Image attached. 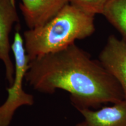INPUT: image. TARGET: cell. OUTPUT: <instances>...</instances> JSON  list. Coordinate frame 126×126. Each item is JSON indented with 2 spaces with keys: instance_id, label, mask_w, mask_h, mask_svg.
<instances>
[{
  "instance_id": "1",
  "label": "cell",
  "mask_w": 126,
  "mask_h": 126,
  "mask_svg": "<svg viewBox=\"0 0 126 126\" xmlns=\"http://www.w3.org/2000/svg\"><path fill=\"white\" fill-rule=\"evenodd\" d=\"M25 81L44 94L67 91L78 110L114 104L125 98L113 75L75 43L32 60Z\"/></svg>"
},
{
  "instance_id": "2",
  "label": "cell",
  "mask_w": 126,
  "mask_h": 126,
  "mask_svg": "<svg viewBox=\"0 0 126 126\" xmlns=\"http://www.w3.org/2000/svg\"><path fill=\"white\" fill-rule=\"evenodd\" d=\"M94 17L68 3L45 25L25 31L23 37L30 62L92 35L95 30Z\"/></svg>"
},
{
  "instance_id": "3",
  "label": "cell",
  "mask_w": 126,
  "mask_h": 126,
  "mask_svg": "<svg viewBox=\"0 0 126 126\" xmlns=\"http://www.w3.org/2000/svg\"><path fill=\"white\" fill-rule=\"evenodd\" d=\"M11 50L14 58L13 82L7 88L8 97L0 106V126H9L16 110L20 106H32L34 97L23 89V81L29 68L30 61L25 50L23 37L17 30L14 34Z\"/></svg>"
},
{
  "instance_id": "4",
  "label": "cell",
  "mask_w": 126,
  "mask_h": 126,
  "mask_svg": "<svg viewBox=\"0 0 126 126\" xmlns=\"http://www.w3.org/2000/svg\"><path fill=\"white\" fill-rule=\"evenodd\" d=\"M15 23H19L15 0H0V60L5 67L9 86L13 82L15 72L14 63L10 57L9 42V34Z\"/></svg>"
},
{
  "instance_id": "5",
  "label": "cell",
  "mask_w": 126,
  "mask_h": 126,
  "mask_svg": "<svg viewBox=\"0 0 126 126\" xmlns=\"http://www.w3.org/2000/svg\"><path fill=\"white\" fill-rule=\"evenodd\" d=\"M99 62L116 79L126 97V42L109 36L99 56Z\"/></svg>"
},
{
  "instance_id": "6",
  "label": "cell",
  "mask_w": 126,
  "mask_h": 126,
  "mask_svg": "<svg viewBox=\"0 0 126 126\" xmlns=\"http://www.w3.org/2000/svg\"><path fill=\"white\" fill-rule=\"evenodd\" d=\"M19 5L26 24L29 29L45 25L66 5L68 0H21Z\"/></svg>"
},
{
  "instance_id": "7",
  "label": "cell",
  "mask_w": 126,
  "mask_h": 126,
  "mask_svg": "<svg viewBox=\"0 0 126 126\" xmlns=\"http://www.w3.org/2000/svg\"><path fill=\"white\" fill-rule=\"evenodd\" d=\"M84 118L85 126H126V97L98 110L78 109Z\"/></svg>"
},
{
  "instance_id": "8",
  "label": "cell",
  "mask_w": 126,
  "mask_h": 126,
  "mask_svg": "<svg viewBox=\"0 0 126 126\" xmlns=\"http://www.w3.org/2000/svg\"><path fill=\"white\" fill-rule=\"evenodd\" d=\"M102 14L119 32L126 42V0H108Z\"/></svg>"
},
{
  "instance_id": "9",
  "label": "cell",
  "mask_w": 126,
  "mask_h": 126,
  "mask_svg": "<svg viewBox=\"0 0 126 126\" xmlns=\"http://www.w3.org/2000/svg\"><path fill=\"white\" fill-rule=\"evenodd\" d=\"M69 4L93 15L102 14L108 0H68Z\"/></svg>"
},
{
  "instance_id": "10",
  "label": "cell",
  "mask_w": 126,
  "mask_h": 126,
  "mask_svg": "<svg viewBox=\"0 0 126 126\" xmlns=\"http://www.w3.org/2000/svg\"><path fill=\"white\" fill-rule=\"evenodd\" d=\"M76 126H85L84 125V123H83V122H81V123H79L76 125Z\"/></svg>"
}]
</instances>
